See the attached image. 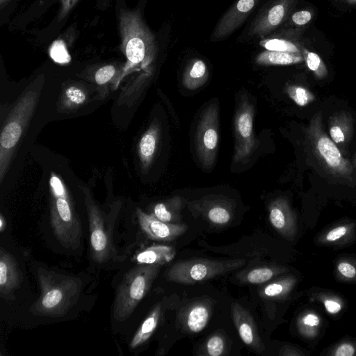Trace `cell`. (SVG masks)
Returning a JSON list of instances; mask_svg holds the SVG:
<instances>
[{
	"label": "cell",
	"instance_id": "cell-1",
	"mask_svg": "<svg viewBox=\"0 0 356 356\" xmlns=\"http://www.w3.org/2000/svg\"><path fill=\"white\" fill-rule=\"evenodd\" d=\"M41 294L33 305L35 314L61 316L78 300L81 284L75 277L38 268Z\"/></svg>",
	"mask_w": 356,
	"mask_h": 356
},
{
	"label": "cell",
	"instance_id": "cell-2",
	"mask_svg": "<svg viewBox=\"0 0 356 356\" xmlns=\"http://www.w3.org/2000/svg\"><path fill=\"white\" fill-rule=\"evenodd\" d=\"M50 217L54 234L67 249L76 250L81 243L82 229L70 194L60 179L51 173L49 179Z\"/></svg>",
	"mask_w": 356,
	"mask_h": 356
},
{
	"label": "cell",
	"instance_id": "cell-3",
	"mask_svg": "<svg viewBox=\"0 0 356 356\" xmlns=\"http://www.w3.org/2000/svg\"><path fill=\"white\" fill-rule=\"evenodd\" d=\"M305 134L314 156L325 172L339 181H351L354 174L352 163L343 156L339 147L325 133L321 111L311 118Z\"/></svg>",
	"mask_w": 356,
	"mask_h": 356
},
{
	"label": "cell",
	"instance_id": "cell-4",
	"mask_svg": "<svg viewBox=\"0 0 356 356\" xmlns=\"http://www.w3.org/2000/svg\"><path fill=\"white\" fill-rule=\"evenodd\" d=\"M161 265L139 264L124 276L118 287L113 304L115 320L124 321L134 312L149 291Z\"/></svg>",
	"mask_w": 356,
	"mask_h": 356
},
{
	"label": "cell",
	"instance_id": "cell-5",
	"mask_svg": "<svg viewBox=\"0 0 356 356\" xmlns=\"http://www.w3.org/2000/svg\"><path fill=\"white\" fill-rule=\"evenodd\" d=\"M120 27L127 67L147 66L156 51L154 38L136 12H122Z\"/></svg>",
	"mask_w": 356,
	"mask_h": 356
},
{
	"label": "cell",
	"instance_id": "cell-6",
	"mask_svg": "<svg viewBox=\"0 0 356 356\" xmlns=\"http://www.w3.org/2000/svg\"><path fill=\"white\" fill-rule=\"evenodd\" d=\"M37 92L29 90L22 95L6 118L0 135V181L6 173L13 152L34 111Z\"/></svg>",
	"mask_w": 356,
	"mask_h": 356
},
{
	"label": "cell",
	"instance_id": "cell-7",
	"mask_svg": "<svg viewBox=\"0 0 356 356\" xmlns=\"http://www.w3.org/2000/svg\"><path fill=\"white\" fill-rule=\"evenodd\" d=\"M244 259H191L178 261L166 272L169 281L193 284L204 282L241 268L245 264Z\"/></svg>",
	"mask_w": 356,
	"mask_h": 356
},
{
	"label": "cell",
	"instance_id": "cell-8",
	"mask_svg": "<svg viewBox=\"0 0 356 356\" xmlns=\"http://www.w3.org/2000/svg\"><path fill=\"white\" fill-rule=\"evenodd\" d=\"M218 139V109L213 103L202 113L195 134L197 155L204 168L211 167L215 162Z\"/></svg>",
	"mask_w": 356,
	"mask_h": 356
},
{
	"label": "cell",
	"instance_id": "cell-9",
	"mask_svg": "<svg viewBox=\"0 0 356 356\" xmlns=\"http://www.w3.org/2000/svg\"><path fill=\"white\" fill-rule=\"evenodd\" d=\"M254 111L253 105L248 99L242 97L234 120V163L248 159L255 150L257 142L253 132Z\"/></svg>",
	"mask_w": 356,
	"mask_h": 356
},
{
	"label": "cell",
	"instance_id": "cell-10",
	"mask_svg": "<svg viewBox=\"0 0 356 356\" xmlns=\"http://www.w3.org/2000/svg\"><path fill=\"white\" fill-rule=\"evenodd\" d=\"M85 200L88 215L92 257L95 261L103 263L111 257L113 250L111 228L90 195L86 194Z\"/></svg>",
	"mask_w": 356,
	"mask_h": 356
},
{
	"label": "cell",
	"instance_id": "cell-11",
	"mask_svg": "<svg viewBox=\"0 0 356 356\" xmlns=\"http://www.w3.org/2000/svg\"><path fill=\"white\" fill-rule=\"evenodd\" d=\"M293 0H276L252 23L250 35L264 37L277 29L284 21Z\"/></svg>",
	"mask_w": 356,
	"mask_h": 356
},
{
	"label": "cell",
	"instance_id": "cell-12",
	"mask_svg": "<svg viewBox=\"0 0 356 356\" xmlns=\"http://www.w3.org/2000/svg\"><path fill=\"white\" fill-rule=\"evenodd\" d=\"M259 1L238 0L218 23L211 40H220L232 34L243 24Z\"/></svg>",
	"mask_w": 356,
	"mask_h": 356
},
{
	"label": "cell",
	"instance_id": "cell-13",
	"mask_svg": "<svg viewBox=\"0 0 356 356\" xmlns=\"http://www.w3.org/2000/svg\"><path fill=\"white\" fill-rule=\"evenodd\" d=\"M136 213L141 229L153 240L173 241L187 229V226L184 224L163 222L153 215L145 213L140 209H137Z\"/></svg>",
	"mask_w": 356,
	"mask_h": 356
},
{
	"label": "cell",
	"instance_id": "cell-14",
	"mask_svg": "<svg viewBox=\"0 0 356 356\" xmlns=\"http://www.w3.org/2000/svg\"><path fill=\"white\" fill-rule=\"evenodd\" d=\"M232 314L241 340L254 352L260 354L264 346L250 313L240 304L234 302L232 305Z\"/></svg>",
	"mask_w": 356,
	"mask_h": 356
},
{
	"label": "cell",
	"instance_id": "cell-15",
	"mask_svg": "<svg viewBox=\"0 0 356 356\" xmlns=\"http://www.w3.org/2000/svg\"><path fill=\"white\" fill-rule=\"evenodd\" d=\"M21 283L20 271L15 258L3 248L0 250V293L10 298Z\"/></svg>",
	"mask_w": 356,
	"mask_h": 356
},
{
	"label": "cell",
	"instance_id": "cell-16",
	"mask_svg": "<svg viewBox=\"0 0 356 356\" xmlns=\"http://www.w3.org/2000/svg\"><path fill=\"white\" fill-rule=\"evenodd\" d=\"M353 126V118L348 111H337L329 118L330 137L342 151H345L351 140Z\"/></svg>",
	"mask_w": 356,
	"mask_h": 356
},
{
	"label": "cell",
	"instance_id": "cell-17",
	"mask_svg": "<svg viewBox=\"0 0 356 356\" xmlns=\"http://www.w3.org/2000/svg\"><path fill=\"white\" fill-rule=\"evenodd\" d=\"M269 220L273 227L282 234H288L293 225V215L286 198L273 200L268 206Z\"/></svg>",
	"mask_w": 356,
	"mask_h": 356
},
{
	"label": "cell",
	"instance_id": "cell-18",
	"mask_svg": "<svg viewBox=\"0 0 356 356\" xmlns=\"http://www.w3.org/2000/svg\"><path fill=\"white\" fill-rule=\"evenodd\" d=\"M210 313V307L205 302H194L183 312V325L190 332H200L204 330L207 325Z\"/></svg>",
	"mask_w": 356,
	"mask_h": 356
},
{
	"label": "cell",
	"instance_id": "cell-19",
	"mask_svg": "<svg viewBox=\"0 0 356 356\" xmlns=\"http://www.w3.org/2000/svg\"><path fill=\"white\" fill-rule=\"evenodd\" d=\"M160 127L152 124L142 136L138 146V153L144 170L150 165L156 152L160 138Z\"/></svg>",
	"mask_w": 356,
	"mask_h": 356
},
{
	"label": "cell",
	"instance_id": "cell-20",
	"mask_svg": "<svg viewBox=\"0 0 356 356\" xmlns=\"http://www.w3.org/2000/svg\"><path fill=\"white\" fill-rule=\"evenodd\" d=\"M200 206L204 216L214 225H225L232 219L231 207L224 200H205Z\"/></svg>",
	"mask_w": 356,
	"mask_h": 356
},
{
	"label": "cell",
	"instance_id": "cell-21",
	"mask_svg": "<svg viewBox=\"0 0 356 356\" xmlns=\"http://www.w3.org/2000/svg\"><path fill=\"white\" fill-rule=\"evenodd\" d=\"M175 250L164 245H154L140 252L136 257L138 264L163 265L173 259Z\"/></svg>",
	"mask_w": 356,
	"mask_h": 356
},
{
	"label": "cell",
	"instance_id": "cell-22",
	"mask_svg": "<svg viewBox=\"0 0 356 356\" xmlns=\"http://www.w3.org/2000/svg\"><path fill=\"white\" fill-rule=\"evenodd\" d=\"M181 197L175 196L156 204L150 214L163 222L178 224L181 220Z\"/></svg>",
	"mask_w": 356,
	"mask_h": 356
},
{
	"label": "cell",
	"instance_id": "cell-23",
	"mask_svg": "<svg viewBox=\"0 0 356 356\" xmlns=\"http://www.w3.org/2000/svg\"><path fill=\"white\" fill-rule=\"evenodd\" d=\"M209 76L205 63L200 59H193L186 66L182 82L184 87L188 90H194L201 87Z\"/></svg>",
	"mask_w": 356,
	"mask_h": 356
},
{
	"label": "cell",
	"instance_id": "cell-24",
	"mask_svg": "<svg viewBox=\"0 0 356 356\" xmlns=\"http://www.w3.org/2000/svg\"><path fill=\"white\" fill-rule=\"evenodd\" d=\"M161 314V307L157 304L143 321L130 342L131 348H136L151 337L155 331Z\"/></svg>",
	"mask_w": 356,
	"mask_h": 356
},
{
	"label": "cell",
	"instance_id": "cell-25",
	"mask_svg": "<svg viewBox=\"0 0 356 356\" xmlns=\"http://www.w3.org/2000/svg\"><path fill=\"white\" fill-rule=\"evenodd\" d=\"M303 60L300 54L266 50L259 54L255 60L261 65H287L301 63Z\"/></svg>",
	"mask_w": 356,
	"mask_h": 356
},
{
	"label": "cell",
	"instance_id": "cell-26",
	"mask_svg": "<svg viewBox=\"0 0 356 356\" xmlns=\"http://www.w3.org/2000/svg\"><path fill=\"white\" fill-rule=\"evenodd\" d=\"M280 268L261 266L252 268L241 274L239 280L243 283L258 284L265 283L281 273Z\"/></svg>",
	"mask_w": 356,
	"mask_h": 356
},
{
	"label": "cell",
	"instance_id": "cell-27",
	"mask_svg": "<svg viewBox=\"0 0 356 356\" xmlns=\"http://www.w3.org/2000/svg\"><path fill=\"white\" fill-rule=\"evenodd\" d=\"M288 96L299 106H305L316 99L314 94L307 88L299 85H289L286 88Z\"/></svg>",
	"mask_w": 356,
	"mask_h": 356
},
{
	"label": "cell",
	"instance_id": "cell-28",
	"mask_svg": "<svg viewBox=\"0 0 356 356\" xmlns=\"http://www.w3.org/2000/svg\"><path fill=\"white\" fill-rule=\"evenodd\" d=\"M291 280L287 279L270 282L260 289L259 296L264 298L281 297L291 289Z\"/></svg>",
	"mask_w": 356,
	"mask_h": 356
},
{
	"label": "cell",
	"instance_id": "cell-29",
	"mask_svg": "<svg viewBox=\"0 0 356 356\" xmlns=\"http://www.w3.org/2000/svg\"><path fill=\"white\" fill-rule=\"evenodd\" d=\"M303 56L307 67L314 74L317 79H323L327 76V67L317 54L304 49Z\"/></svg>",
	"mask_w": 356,
	"mask_h": 356
},
{
	"label": "cell",
	"instance_id": "cell-30",
	"mask_svg": "<svg viewBox=\"0 0 356 356\" xmlns=\"http://www.w3.org/2000/svg\"><path fill=\"white\" fill-rule=\"evenodd\" d=\"M259 44L268 51H284L300 54V49L294 43L284 39H264L260 41Z\"/></svg>",
	"mask_w": 356,
	"mask_h": 356
},
{
	"label": "cell",
	"instance_id": "cell-31",
	"mask_svg": "<svg viewBox=\"0 0 356 356\" xmlns=\"http://www.w3.org/2000/svg\"><path fill=\"white\" fill-rule=\"evenodd\" d=\"M225 341L219 334H212L207 340L204 347V354L209 356H220L225 352Z\"/></svg>",
	"mask_w": 356,
	"mask_h": 356
},
{
	"label": "cell",
	"instance_id": "cell-32",
	"mask_svg": "<svg viewBox=\"0 0 356 356\" xmlns=\"http://www.w3.org/2000/svg\"><path fill=\"white\" fill-rule=\"evenodd\" d=\"M49 54L51 58L58 63H67L71 60L66 45L61 40H55L52 43L50 47Z\"/></svg>",
	"mask_w": 356,
	"mask_h": 356
},
{
	"label": "cell",
	"instance_id": "cell-33",
	"mask_svg": "<svg viewBox=\"0 0 356 356\" xmlns=\"http://www.w3.org/2000/svg\"><path fill=\"white\" fill-rule=\"evenodd\" d=\"M115 68L113 65H108L99 68L95 74V80L99 85H103L108 82L115 74Z\"/></svg>",
	"mask_w": 356,
	"mask_h": 356
},
{
	"label": "cell",
	"instance_id": "cell-34",
	"mask_svg": "<svg viewBox=\"0 0 356 356\" xmlns=\"http://www.w3.org/2000/svg\"><path fill=\"white\" fill-rule=\"evenodd\" d=\"M65 97L71 104L79 105L86 100V94L81 88L70 86L65 91Z\"/></svg>",
	"mask_w": 356,
	"mask_h": 356
},
{
	"label": "cell",
	"instance_id": "cell-35",
	"mask_svg": "<svg viewBox=\"0 0 356 356\" xmlns=\"http://www.w3.org/2000/svg\"><path fill=\"white\" fill-rule=\"evenodd\" d=\"M312 19V14L308 10H301L295 13L292 17V22L297 25L302 26L308 23Z\"/></svg>",
	"mask_w": 356,
	"mask_h": 356
},
{
	"label": "cell",
	"instance_id": "cell-36",
	"mask_svg": "<svg viewBox=\"0 0 356 356\" xmlns=\"http://www.w3.org/2000/svg\"><path fill=\"white\" fill-rule=\"evenodd\" d=\"M338 270L344 277L348 278H353L356 275L355 268L348 263H340L338 265Z\"/></svg>",
	"mask_w": 356,
	"mask_h": 356
},
{
	"label": "cell",
	"instance_id": "cell-37",
	"mask_svg": "<svg viewBox=\"0 0 356 356\" xmlns=\"http://www.w3.org/2000/svg\"><path fill=\"white\" fill-rule=\"evenodd\" d=\"M346 227H336L328 232L326 236V238L328 241H336L342 236H343L346 233Z\"/></svg>",
	"mask_w": 356,
	"mask_h": 356
},
{
	"label": "cell",
	"instance_id": "cell-38",
	"mask_svg": "<svg viewBox=\"0 0 356 356\" xmlns=\"http://www.w3.org/2000/svg\"><path fill=\"white\" fill-rule=\"evenodd\" d=\"M355 354L353 346L348 343L342 344L336 350L334 355L337 356H352Z\"/></svg>",
	"mask_w": 356,
	"mask_h": 356
},
{
	"label": "cell",
	"instance_id": "cell-39",
	"mask_svg": "<svg viewBox=\"0 0 356 356\" xmlns=\"http://www.w3.org/2000/svg\"><path fill=\"white\" fill-rule=\"evenodd\" d=\"M61 3V10L60 14V18L63 19L70 9L76 3L77 0H60Z\"/></svg>",
	"mask_w": 356,
	"mask_h": 356
},
{
	"label": "cell",
	"instance_id": "cell-40",
	"mask_svg": "<svg viewBox=\"0 0 356 356\" xmlns=\"http://www.w3.org/2000/svg\"><path fill=\"white\" fill-rule=\"evenodd\" d=\"M302 322L305 325L313 327L318 325L319 318L315 314H309L302 318Z\"/></svg>",
	"mask_w": 356,
	"mask_h": 356
},
{
	"label": "cell",
	"instance_id": "cell-41",
	"mask_svg": "<svg viewBox=\"0 0 356 356\" xmlns=\"http://www.w3.org/2000/svg\"><path fill=\"white\" fill-rule=\"evenodd\" d=\"M324 305L327 311L330 313L335 314L341 310V305L334 300H327Z\"/></svg>",
	"mask_w": 356,
	"mask_h": 356
},
{
	"label": "cell",
	"instance_id": "cell-42",
	"mask_svg": "<svg viewBox=\"0 0 356 356\" xmlns=\"http://www.w3.org/2000/svg\"><path fill=\"white\" fill-rule=\"evenodd\" d=\"M5 228H6V220L4 219L3 216L2 215H1V216H0V231L3 232Z\"/></svg>",
	"mask_w": 356,
	"mask_h": 356
},
{
	"label": "cell",
	"instance_id": "cell-43",
	"mask_svg": "<svg viewBox=\"0 0 356 356\" xmlns=\"http://www.w3.org/2000/svg\"><path fill=\"white\" fill-rule=\"evenodd\" d=\"M352 165L353 166V168L354 170H356V153L354 156V158H353V162H352Z\"/></svg>",
	"mask_w": 356,
	"mask_h": 356
},
{
	"label": "cell",
	"instance_id": "cell-44",
	"mask_svg": "<svg viewBox=\"0 0 356 356\" xmlns=\"http://www.w3.org/2000/svg\"><path fill=\"white\" fill-rule=\"evenodd\" d=\"M8 0H0L1 6H3L4 3H6Z\"/></svg>",
	"mask_w": 356,
	"mask_h": 356
},
{
	"label": "cell",
	"instance_id": "cell-45",
	"mask_svg": "<svg viewBox=\"0 0 356 356\" xmlns=\"http://www.w3.org/2000/svg\"><path fill=\"white\" fill-rule=\"evenodd\" d=\"M347 1L350 2V3H355L356 2V0H347Z\"/></svg>",
	"mask_w": 356,
	"mask_h": 356
}]
</instances>
